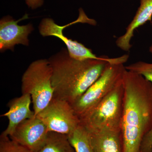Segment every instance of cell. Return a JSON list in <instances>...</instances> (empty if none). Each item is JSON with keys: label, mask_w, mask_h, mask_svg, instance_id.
I'll use <instances>...</instances> for the list:
<instances>
[{"label": "cell", "mask_w": 152, "mask_h": 152, "mask_svg": "<svg viewBox=\"0 0 152 152\" xmlns=\"http://www.w3.org/2000/svg\"><path fill=\"white\" fill-rule=\"evenodd\" d=\"M121 131L123 152H140L142 141L152 127V84L126 70Z\"/></svg>", "instance_id": "1"}, {"label": "cell", "mask_w": 152, "mask_h": 152, "mask_svg": "<svg viewBox=\"0 0 152 152\" xmlns=\"http://www.w3.org/2000/svg\"><path fill=\"white\" fill-rule=\"evenodd\" d=\"M48 60L52 69L53 98L65 101L70 104L98 80L107 64L110 63L102 60L75 59L65 48Z\"/></svg>", "instance_id": "2"}, {"label": "cell", "mask_w": 152, "mask_h": 152, "mask_svg": "<svg viewBox=\"0 0 152 152\" xmlns=\"http://www.w3.org/2000/svg\"><path fill=\"white\" fill-rule=\"evenodd\" d=\"M51 77V68L47 59L33 62L22 77V94L31 95L35 116L48 105L53 97Z\"/></svg>", "instance_id": "3"}, {"label": "cell", "mask_w": 152, "mask_h": 152, "mask_svg": "<svg viewBox=\"0 0 152 152\" xmlns=\"http://www.w3.org/2000/svg\"><path fill=\"white\" fill-rule=\"evenodd\" d=\"M124 96L122 82L91 110L80 119V124L89 132L105 129H121Z\"/></svg>", "instance_id": "4"}, {"label": "cell", "mask_w": 152, "mask_h": 152, "mask_svg": "<svg viewBox=\"0 0 152 152\" xmlns=\"http://www.w3.org/2000/svg\"><path fill=\"white\" fill-rule=\"evenodd\" d=\"M126 67L124 64L108 63L102 75L72 104L75 113L80 119L91 110L113 90L123 82Z\"/></svg>", "instance_id": "5"}, {"label": "cell", "mask_w": 152, "mask_h": 152, "mask_svg": "<svg viewBox=\"0 0 152 152\" xmlns=\"http://www.w3.org/2000/svg\"><path fill=\"white\" fill-rule=\"evenodd\" d=\"M38 117L46 126L49 132L69 134L77 127L80 120L70 104L53 98L48 105L39 113Z\"/></svg>", "instance_id": "6"}, {"label": "cell", "mask_w": 152, "mask_h": 152, "mask_svg": "<svg viewBox=\"0 0 152 152\" xmlns=\"http://www.w3.org/2000/svg\"><path fill=\"white\" fill-rule=\"evenodd\" d=\"M49 132L45 125L36 116L22 122L9 137L32 152H37L43 145Z\"/></svg>", "instance_id": "7"}, {"label": "cell", "mask_w": 152, "mask_h": 152, "mask_svg": "<svg viewBox=\"0 0 152 152\" xmlns=\"http://www.w3.org/2000/svg\"><path fill=\"white\" fill-rule=\"evenodd\" d=\"M72 23L64 26L56 24L53 19L47 18L43 19L39 25V31L43 37L53 36L59 38L65 44L69 55L72 58L78 60L87 59L107 60L105 56H97L91 49L77 41L68 39L64 35L63 30Z\"/></svg>", "instance_id": "8"}, {"label": "cell", "mask_w": 152, "mask_h": 152, "mask_svg": "<svg viewBox=\"0 0 152 152\" xmlns=\"http://www.w3.org/2000/svg\"><path fill=\"white\" fill-rule=\"evenodd\" d=\"M26 14L23 18L15 20L10 16L4 17L0 21V50L3 52L7 50H13L15 45L28 46V36L34 30L33 25L28 24L24 26L18 25L21 20L28 18Z\"/></svg>", "instance_id": "9"}, {"label": "cell", "mask_w": 152, "mask_h": 152, "mask_svg": "<svg viewBox=\"0 0 152 152\" xmlns=\"http://www.w3.org/2000/svg\"><path fill=\"white\" fill-rule=\"evenodd\" d=\"M31 102V97L28 94H22L9 102L7 104L9 110L1 115L8 118V125L1 134L10 137L22 122L36 116L34 112L30 109Z\"/></svg>", "instance_id": "10"}, {"label": "cell", "mask_w": 152, "mask_h": 152, "mask_svg": "<svg viewBox=\"0 0 152 152\" xmlns=\"http://www.w3.org/2000/svg\"><path fill=\"white\" fill-rule=\"evenodd\" d=\"M152 18V0H140V5L132 20L126 28L125 34L116 41L117 47L124 51L129 52L132 48L131 42L135 31L147 22H151Z\"/></svg>", "instance_id": "11"}, {"label": "cell", "mask_w": 152, "mask_h": 152, "mask_svg": "<svg viewBox=\"0 0 152 152\" xmlns=\"http://www.w3.org/2000/svg\"><path fill=\"white\" fill-rule=\"evenodd\" d=\"M89 133L93 152H123L120 129H105Z\"/></svg>", "instance_id": "12"}, {"label": "cell", "mask_w": 152, "mask_h": 152, "mask_svg": "<svg viewBox=\"0 0 152 152\" xmlns=\"http://www.w3.org/2000/svg\"><path fill=\"white\" fill-rule=\"evenodd\" d=\"M37 152H75L64 134L49 132L43 145Z\"/></svg>", "instance_id": "13"}, {"label": "cell", "mask_w": 152, "mask_h": 152, "mask_svg": "<svg viewBox=\"0 0 152 152\" xmlns=\"http://www.w3.org/2000/svg\"><path fill=\"white\" fill-rule=\"evenodd\" d=\"M67 136L75 152H94L89 132L80 124Z\"/></svg>", "instance_id": "14"}, {"label": "cell", "mask_w": 152, "mask_h": 152, "mask_svg": "<svg viewBox=\"0 0 152 152\" xmlns=\"http://www.w3.org/2000/svg\"><path fill=\"white\" fill-rule=\"evenodd\" d=\"M127 70L139 74L152 84V63L138 61L125 66Z\"/></svg>", "instance_id": "15"}, {"label": "cell", "mask_w": 152, "mask_h": 152, "mask_svg": "<svg viewBox=\"0 0 152 152\" xmlns=\"http://www.w3.org/2000/svg\"><path fill=\"white\" fill-rule=\"evenodd\" d=\"M0 152H32L10 138L9 136L1 134Z\"/></svg>", "instance_id": "16"}, {"label": "cell", "mask_w": 152, "mask_h": 152, "mask_svg": "<svg viewBox=\"0 0 152 152\" xmlns=\"http://www.w3.org/2000/svg\"><path fill=\"white\" fill-rule=\"evenodd\" d=\"M140 152H152V127L143 139Z\"/></svg>", "instance_id": "17"}, {"label": "cell", "mask_w": 152, "mask_h": 152, "mask_svg": "<svg viewBox=\"0 0 152 152\" xmlns=\"http://www.w3.org/2000/svg\"><path fill=\"white\" fill-rule=\"evenodd\" d=\"M26 3L29 7L33 10L40 7L43 4V0H25Z\"/></svg>", "instance_id": "18"}, {"label": "cell", "mask_w": 152, "mask_h": 152, "mask_svg": "<svg viewBox=\"0 0 152 152\" xmlns=\"http://www.w3.org/2000/svg\"><path fill=\"white\" fill-rule=\"evenodd\" d=\"M149 50L150 53H151V54L152 56V44L151 45V46L150 47Z\"/></svg>", "instance_id": "19"}]
</instances>
